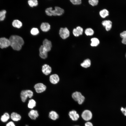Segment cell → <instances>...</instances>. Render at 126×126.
I'll return each instance as SVG.
<instances>
[{
  "instance_id": "obj_1",
  "label": "cell",
  "mask_w": 126,
  "mask_h": 126,
  "mask_svg": "<svg viewBox=\"0 0 126 126\" xmlns=\"http://www.w3.org/2000/svg\"><path fill=\"white\" fill-rule=\"evenodd\" d=\"M10 46L14 50L19 51L21 49L24 43L23 39L17 35L11 36L9 39Z\"/></svg>"
},
{
  "instance_id": "obj_2",
  "label": "cell",
  "mask_w": 126,
  "mask_h": 126,
  "mask_svg": "<svg viewBox=\"0 0 126 126\" xmlns=\"http://www.w3.org/2000/svg\"><path fill=\"white\" fill-rule=\"evenodd\" d=\"M45 12L47 15L50 16H60L64 13V10L60 7H56L54 10H52V7L47 8L45 10Z\"/></svg>"
},
{
  "instance_id": "obj_3",
  "label": "cell",
  "mask_w": 126,
  "mask_h": 126,
  "mask_svg": "<svg viewBox=\"0 0 126 126\" xmlns=\"http://www.w3.org/2000/svg\"><path fill=\"white\" fill-rule=\"evenodd\" d=\"M72 98L75 101H77L79 105H81L84 102L85 98L81 93L79 92L76 91L73 93L72 95Z\"/></svg>"
},
{
  "instance_id": "obj_4",
  "label": "cell",
  "mask_w": 126,
  "mask_h": 126,
  "mask_svg": "<svg viewBox=\"0 0 126 126\" xmlns=\"http://www.w3.org/2000/svg\"><path fill=\"white\" fill-rule=\"evenodd\" d=\"M33 95V92L30 90H23L21 93V98L22 101L24 102H25L28 97L31 98Z\"/></svg>"
},
{
  "instance_id": "obj_5",
  "label": "cell",
  "mask_w": 126,
  "mask_h": 126,
  "mask_svg": "<svg viewBox=\"0 0 126 126\" xmlns=\"http://www.w3.org/2000/svg\"><path fill=\"white\" fill-rule=\"evenodd\" d=\"M81 117L83 119L86 121L91 120L92 117V114L90 110H84L81 115Z\"/></svg>"
},
{
  "instance_id": "obj_6",
  "label": "cell",
  "mask_w": 126,
  "mask_h": 126,
  "mask_svg": "<svg viewBox=\"0 0 126 126\" xmlns=\"http://www.w3.org/2000/svg\"><path fill=\"white\" fill-rule=\"evenodd\" d=\"M59 34L60 37L62 39H65L69 36L70 32L66 27L61 28L60 30Z\"/></svg>"
},
{
  "instance_id": "obj_7",
  "label": "cell",
  "mask_w": 126,
  "mask_h": 126,
  "mask_svg": "<svg viewBox=\"0 0 126 126\" xmlns=\"http://www.w3.org/2000/svg\"><path fill=\"white\" fill-rule=\"evenodd\" d=\"M10 46L9 39L5 37L0 38V47L1 48H7Z\"/></svg>"
},
{
  "instance_id": "obj_8",
  "label": "cell",
  "mask_w": 126,
  "mask_h": 126,
  "mask_svg": "<svg viewBox=\"0 0 126 126\" xmlns=\"http://www.w3.org/2000/svg\"><path fill=\"white\" fill-rule=\"evenodd\" d=\"M34 88L37 93H40L46 90V87L43 84L40 83L35 84L34 86Z\"/></svg>"
},
{
  "instance_id": "obj_9",
  "label": "cell",
  "mask_w": 126,
  "mask_h": 126,
  "mask_svg": "<svg viewBox=\"0 0 126 126\" xmlns=\"http://www.w3.org/2000/svg\"><path fill=\"white\" fill-rule=\"evenodd\" d=\"M39 55L41 58L45 59L48 56L47 52L46 49L43 45H41L39 48Z\"/></svg>"
},
{
  "instance_id": "obj_10",
  "label": "cell",
  "mask_w": 126,
  "mask_h": 126,
  "mask_svg": "<svg viewBox=\"0 0 126 126\" xmlns=\"http://www.w3.org/2000/svg\"><path fill=\"white\" fill-rule=\"evenodd\" d=\"M69 115L70 118L73 121H77L79 117V114L76 111L74 110L70 111Z\"/></svg>"
},
{
  "instance_id": "obj_11",
  "label": "cell",
  "mask_w": 126,
  "mask_h": 126,
  "mask_svg": "<svg viewBox=\"0 0 126 126\" xmlns=\"http://www.w3.org/2000/svg\"><path fill=\"white\" fill-rule=\"evenodd\" d=\"M42 71L43 74L47 75L51 73L52 69L49 65L45 64L42 66Z\"/></svg>"
},
{
  "instance_id": "obj_12",
  "label": "cell",
  "mask_w": 126,
  "mask_h": 126,
  "mask_svg": "<svg viewBox=\"0 0 126 126\" xmlns=\"http://www.w3.org/2000/svg\"><path fill=\"white\" fill-rule=\"evenodd\" d=\"M60 80L59 77L57 74H54L51 75L49 77V80L52 84H55L57 83Z\"/></svg>"
},
{
  "instance_id": "obj_13",
  "label": "cell",
  "mask_w": 126,
  "mask_h": 126,
  "mask_svg": "<svg viewBox=\"0 0 126 126\" xmlns=\"http://www.w3.org/2000/svg\"><path fill=\"white\" fill-rule=\"evenodd\" d=\"M43 45L46 49L48 52L50 51L52 47L51 42L47 39H45L43 42Z\"/></svg>"
},
{
  "instance_id": "obj_14",
  "label": "cell",
  "mask_w": 126,
  "mask_h": 126,
  "mask_svg": "<svg viewBox=\"0 0 126 126\" xmlns=\"http://www.w3.org/2000/svg\"><path fill=\"white\" fill-rule=\"evenodd\" d=\"M83 32V28L80 26H78L76 28L74 29L73 34L76 37H78L82 34Z\"/></svg>"
},
{
  "instance_id": "obj_15",
  "label": "cell",
  "mask_w": 126,
  "mask_h": 126,
  "mask_svg": "<svg viewBox=\"0 0 126 126\" xmlns=\"http://www.w3.org/2000/svg\"><path fill=\"white\" fill-rule=\"evenodd\" d=\"M102 25L105 27V29L107 31H109L112 26V22L109 20H105L103 21L102 22Z\"/></svg>"
},
{
  "instance_id": "obj_16",
  "label": "cell",
  "mask_w": 126,
  "mask_h": 126,
  "mask_svg": "<svg viewBox=\"0 0 126 126\" xmlns=\"http://www.w3.org/2000/svg\"><path fill=\"white\" fill-rule=\"evenodd\" d=\"M28 115L31 119L34 120L35 119L39 116L38 111L34 110H31L29 113Z\"/></svg>"
},
{
  "instance_id": "obj_17",
  "label": "cell",
  "mask_w": 126,
  "mask_h": 126,
  "mask_svg": "<svg viewBox=\"0 0 126 126\" xmlns=\"http://www.w3.org/2000/svg\"><path fill=\"white\" fill-rule=\"evenodd\" d=\"M40 28L42 31L44 32H47L50 29V26L48 23H43L41 24Z\"/></svg>"
},
{
  "instance_id": "obj_18",
  "label": "cell",
  "mask_w": 126,
  "mask_h": 126,
  "mask_svg": "<svg viewBox=\"0 0 126 126\" xmlns=\"http://www.w3.org/2000/svg\"><path fill=\"white\" fill-rule=\"evenodd\" d=\"M10 117L11 119L14 121H18L20 120L21 118V116L20 115L14 112L11 113Z\"/></svg>"
},
{
  "instance_id": "obj_19",
  "label": "cell",
  "mask_w": 126,
  "mask_h": 126,
  "mask_svg": "<svg viewBox=\"0 0 126 126\" xmlns=\"http://www.w3.org/2000/svg\"><path fill=\"white\" fill-rule=\"evenodd\" d=\"M49 116L51 119L55 120L58 118L59 116L56 112L54 111H52L49 112Z\"/></svg>"
},
{
  "instance_id": "obj_20",
  "label": "cell",
  "mask_w": 126,
  "mask_h": 126,
  "mask_svg": "<svg viewBox=\"0 0 126 126\" xmlns=\"http://www.w3.org/2000/svg\"><path fill=\"white\" fill-rule=\"evenodd\" d=\"M12 25L14 27L20 28L22 26V23L20 21L18 20H15L13 21Z\"/></svg>"
},
{
  "instance_id": "obj_21",
  "label": "cell",
  "mask_w": 126,
  "mask_h": 126,
  "mask_svg": "<svg viewBox=\"0 0 126 126\" xmlns=\"http://www.w3.org/2000/svg\"><path fill=\"white\" fill-rule=\"evenodd\" d=\"M91 65V61L90 60L87 59L85 60L81 63V66L82 67L87 68L89 67Z\"/></svg>"
},
{
  "instance_id": "obj_22",
  "label": "cell",
  "mask_w": 126,
  "mask_h": 126,
  "mask_svg": "<svg viewBox=\"0 0 126 126\" xmlns=\"http://www.w3.org/2000/svg\"><path fill=\"white\" fill-rule=\"evenodd\" d=\"M91 45L92 46H96L99 43V41L98 39L96 38H92L91 39Z\"/></svg>"
},
{
  "instance_id": "obj_23",
  "label": "cell",
  "mask_w": 126,
  "mask_h": 126,
  "mask_svg": "<svg viewBox=\"0 0 126 126\" xmlns=\"http://www.w3.org/2000/svg\"><path fill=\"white\" fill-rule=\"evenodd\" d=\"M108 11L106 9H104L101 10L99 12L100 16L102 18H105L109 15Z\"/></svg>"
},
{
  "instance_id": "obj_24",
  "label": "cell",
  "mask_w": 126,
  "mask_h": 126,
  "mask_svg": "<svg viewBox=\"0 0 126 126\" xmlns=\"http://www.w3.org/2000/svg\"><path fill=\"white\" fill-rule=\"evenodd\" d=\"M120 36L122 38V43L126 45V31H124L120 33Z\"/></svg>"
},
{
  "instance_id": "obj_25",
  "label": "cell",
  "mask_w": 126,
  "mask_h": 126,
  "mask_svg": "<svg viewBox=\"0 0 126 126\" xmlns=\"http://www.w3.org/2000/svg\"><path fill=\"white\" fill-rule=\"evenodd\" d=\"M10 116L8 114L5 113L2 116L1 118V121L3 122H6L9 119Z\"/></svg>"
},
{
  "instance_id": "obj_26",
  "label": "cell",
  "mask_w": 126,
  "mask_h": 126,
  "mask_svg": "<svg viewBox=\"0 0 126 126\" xmlns=\"http://www.w3.org/2000/svg\"><path fill=\"white\" fill-rule=\"evenodd\" d=\"M36 104V102L34 100L31 99L29 101L28 107L29 108H32L35 107Z\"/></svg>"
},
{
  "instance_id": "obj_27",
  "label": "cell",
  "mask_w": 126,
  "mask_h": 126,
  "mask_svg": "<svg viewBox=\"0 0 126 126\" xmlns=\"http://www.w3.org/2000/svg\"><path fill=\"white\" fill-rule=\"evenodd\" d=\"M28 3L30 6L33 7L38 5V1L37 0H29L28 1Z\"/></svg>"
},
{
  "instance_id": "obj_28",
  "label": "cell",
  "mask_w": 126,
  "mask_h": 126,
  "mask_svg": "<svg viewBox=\"0 0 126 126\" xmlns=\"http://www.w3.org/2000/svg\"><path fill=\"white\" fill-rule=\"evenodd\" d=\"M85 33L87 36L92 35L94 34V31L91 28H88L85 30Z\"/></svg>"
},
{
  "instance_id": "obj_29",
  "label": "cell",
  "mask_w": 126,
  "mask_h": 126,
  "mask_svg": "<svg viewBox=\"0 0 126 126\" xmlns=\"http://www.w3.org/2000/svg\"><path fill=\"white\" fill-rule=\"evenodd\" d=\"M6 13V11L5 10L0 11V21H3L4 19Z\"/></svg>"
},
{
  "instance_id": "obj_30",
  "label": "cell",
  "mask_w": 126,
  "mask_h": 126,
  "mask_svg": "<svg viewBox=\"0 0 126 126\" xmlns=\"http://www.w3.org/2000/svg\"><path fill=\"white\" fill-rule=\"evenodd\" d=\"M31 33L33 35H36L39 33V31L38 28H33L31 29Z\"/></svg>"
},
{
  "instance_id": "obj_31",
  "label": "cell",
  "mask_w": 126,
  "mask_h": 126,
  "mask_svg": "<svg viewBox=\"0 0 126 126\" xmlns=\"http://www.w3.org/2000/svg\"><path fill=\"white\" fill-rule=\"evenodd\" d=\"M89 4L92 6H94L97 5L98 2V0H89L88 1Z\"/></svg>"
},
{
  "instance_id": "obj_32",
  "label": "cell",
  "mask_w": 126,
  "mask_h": 126,
  "mask_svg": "<svg viewBox=\"0 0 126 126\" xmlns=\"http://www.w3.org/2000/svg\"><path fill=\"white\" fill-rule=\"evenodd\" d=\"M70 2L74 5H79L81 3V0H70Z\"/></svg>"
},
{
  "instance_id": "obj_33",
  "label": "cell",
  "mask_w": 126,
  "mask_h": 126,
  "mask_svg": "<svg viewBox=\"0 0 126 126\" xmlns=\"http://www.w3.org/2000/svg\"><path fill=\"white\" fill-rule=\"evenodd\" d=\"M120 110L123 114L125 116H126V107L124 108L121 107L120 108Z\"/></svg>"
},
{
  "instance_id": "obj_34",
  "label": "cell",
  "mask_w": 126,
  "mask_h": 126,
  "mask_svg": "<svg viewBox=\"0 0 126 126\" xmlns=\"http://www.w3.org/2000/svg\"><path fill=\"white\" fill-rule=\"evenodd\" d=\"M6 126H15L13 122L10 121L6 124Z\"/></svg>"
},
{
  "instance_id": "obj_35",
  "label": "cell",
  "mask_w": 126,
  "mask_h": 126,
  "mask_svg": "<svg viewBox=\"0 0 126 126\" xmlns=\"http://www.w3.org/2000/svg\"><path fill=\"white\" fill-rule=\"evenodd\" d=\"M84 126H93L92 123L89 121L86 122L84 124Z\"/></svg>"
},
{
  "instance_id": "obj_36",
  "label": "cell",
  "mask_w": 126,
  "mask_h": 126,
  "mask_svg": "<svg viewBox=\"0 0 126 126\" xmlns=\"http://www.w3.org/2000/svg\"><path fill=\"white\" fill-rule=\"evenodd\" d=\"M25 126H28L27 125H26Z\"/></svg>"
},
{
  "instance_id": "obj_37",
  "label": "cell",
  "mask_w": 126,
  "mask_h": 126,
  "mask_svg": "<svg viewBox=\"0 0 126 126\" xmlns=\"http://www.w3.org/2000/svg\"><path fill=\"white\" fill-rule=\"evenodd\" d=\"M125 57H126V54H125Z\"/></svg>"
},
{
  "instance_id": "obj_38",
  "label": "cell",
  "mask_w": 126,
  "mask_h": 126,
  "mask_svg": "<svg viewBox=\"0 0 126 126\" xmlns=\"http://www.w3.org/2000/svg\"></svg>"
}]
</instances>
